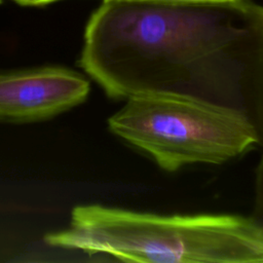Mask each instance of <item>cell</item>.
I'll return each instance as SVG.
<instances>
[{"label": "cell", "instance_id": "obj_1", "mask_svg": "<svg viewBox=\"0 0 263 263\" xmlns=\"http://www.w3.org/2000/svg\"><path fill=\"white\" fill-rule=\"evenodd\" d=\"M79 63L109 98L206 105L245 122L263 146V4L103 0Z\"/></svg>", "mask_w": 263, "mask_h": 263}, {"label": "cell", "instance_id": "obj_2", "mask_svg": "<svg viewBox=\"0 0 263 263\" xmlns=\"http://www.w3.org/2000/svg\"><path fill=\"white\" fill-rule=\"evenodd\" d=\"M46 243L128 262L263 263V233L234 215L162 216L98 204L72 211Z\"/></svg>", "mask_w": 263, "mask_h": 263}, {"label": "cell", "instance_id": "obj_3", "mask_svg": "<svg viewBox=\"0 0 263 263\" xmlns=\"http://www.w3.org/2000/svg\"><path fill=\"white\" fill-rule=\"evenodd\" d=\"M108 125L171 173L194 163L221 164L258 146L252 129L238 118L172 97L128 98Z\"/></svg>", "mask_w": 263, "mask_h": 263}, {"label": "cell", "instance_id": "obj_4", "mask_svg": "<svg viewBox=\"0 0 263 263\" xmlns=\"http://www.w3.org/2000/svg\"><path fill=\"white\" fill-rule=\"evenodd\" d=\"M88 81L61 67L0 72V119L27 122L49 118L84 102Z\"/></svg>", "mask_w": 263, "mask_h": 263}, {"label": "cell", "instance_id": "obj_5", "mask_svg": "<svg viewBox=\"0 0 263 263\" xmlns=\"http://www.w3.org/2000/svg\"><path fill=\"white\" fill-rule=\"evenodd\" d=\"M250 218L258 227V229L263 233V152L256 171L255 201L253 214Z\"/></svg>", "mask_w": 263, "mask_h": 263}, {"label": "cell", "instance_id": "obj_6", "mask_svg": "<svg viewBox=\"0 0 263 263\" xmlns=\"http://www.w3.org/2000/svg\"><path fill=\"white\" fill-rule=\"evenodd\" d=\"M132 1H151V2H186V1H211V0H132Z\"/></svg>", "mask_w": 263, "mask_h": 263}, {"label": "cell", "instance_id": "obj_7", "mask_svg": "<svg viewBox=\"0 0 263 263\" xmlns=\"http://www.w3.org/2000/svg\"><path fill=\"white\" fill-rule=\"evenodd\" d=\"M0 2H1V0H0Z\"/></svg>", "mask_w": 263, "mask_h": 263}]
</instances>
